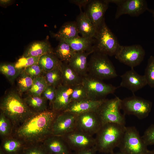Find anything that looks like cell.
<instances>
[{"label": "cell", "instance_id": "3957f363", "mask_svg": "<svg viewBox=\"0 0 154 154\" xmlns=\"http://www.w3.org/2000/svg\"><path fill=\"white\" fill-rule=\"evenodd\" d=\"M126 126L114 123L103 125L96 134L95 145L97 151L109 154L119 147L124 134Z\"/></svg>", "mask_w": 154, "mask_h": 154}, {"label": "cell", "instance_id": "cb8c5ba5", "mask_svg": "<svg viewBox=\"0 0 154 154\" xmlns=\"http://www.w3.org/2000/svg\"><path fill=\"white\" fill-rule=\"evenodd\" d=\"M53 52L49 43L44 41L34 42L31 44L25 51L24 57H37Z\"/></svg>", "mask_w": 154, "mask_h": 154}, {"label": "cell", "instance_id": "7a4b0ae2", "mask_svg": "<svg viewBox=\"0 0 154 154\" xmlns=\"http://www.w3.org/2000/svg\"><path fill=\"white\" fill-rule=\"evenodd\" d=\"M0 108L1 112L11 122L14 130L37 113L28 106L24 99L14 91L10 92L3 97L0 102Z\"/></svg>", "mask_w": 154, "mask_h": 154}, {"label": "cell", "instance_id": "ee69618b", "mask_svg": "<svg viewBox=\"0 0 154 154\" xmlns=\"http://www.w3.org/2000/svg\"><path fill=\"white\" fill-rule=\"evenodd\" d=\"M10 0H0V3L3 5H6L10 3L11 2Z\"/></svg>", "mask_w": 154, "mask_h": 154}, {"label": "cell", "instance_id": "8fae6325", "mask_svg": "<svg viewBox=\"0 0 154 154\" xmlns=\"http://www.w3.org/2000/svg\"><path fill=\"white\" fill-rule=\"evenodd\" d=\"M109 3L117 5L115 15L116 19L124 15L132 17H137L148 11L147 1L144 0H106Z\"/></svg>", "mask_w": 154, "mask_h": 154}, {"label": "cell", "instance_id": "681fc988", "mask_svg": "<svg viewBox=\"0 0 154 154\" xmlns=\"http://www.w3.org/2000/svg\"><path fill=\"white\" fill-rule=\"evenodd\" d=\"M17 154H22L21 153H17Z\"/></svg>", "mask_w": 154, "mask_h": 154}, {"label": "cell", "instance_id": "d6986e66", "mask_svg": "<svg viewBox=\"0 0 154 154\" xmlns=\"http://www.w3.org/2000/svg\"><path fill=\"white\" fill-rule=\"evenodd\" d=\"M56 88V95L52 105V110L58 113L62 112L71 102L73 87L61 84Z\"/></svg>", "mask_w": 154, "mask_h": 154}, {"label": "cell", "instance_id": "b9f144b4", "mask_svg": "<svg viewBox=\"0 0 154 154\" xmlns=\"http://www.w3.org/2000/svg\"><path fill=\"white\" fill-rule=\"evenodd\" d=\"M97 150L95 146L90 148L77 151H73L72 154H96Z\"/></svg>", "mask_w": 154, "mask_h": 154}, {"label": "cell", "instance_id": "9a60e30c", "mask_svg": "<svg viewBox=\"0 0 154 154\" xmlns=\"http://www.w3.org/2000/svg\"><path fill=\"white\" fill-rule=\"evenodd\" d=\"M109 4L106 0H92L87 5L85 12L96 31L105 20L104 16Z\"/></svg>", "mask_w": 154, "mask_h": 154}, {"label": "cell", "instance_id": "603a6c76", "mask_svg": "<svg viewBox=\"0 0 154 154\" xmlns=\"http://www.w3.org/2000/svg\"><path fill=\"white\" fill-rule=\"evenodd\" d=\"M27 145L23 140L12 135L2 139L0 149L5 154H17L21 153Z\"/></svg>", "mask_w": 154, "mask_h": 154}, {"label": "cell", "instance_id": "f35d334b", "mask_svg": "<svg viewBox=\"0 0 154 154\" xmlns=\"http://www.w3.org/2000/svg\"><path fill=\"white\" fill-rule=\"evenodd\" d=\"M142 137L147 146L154 145V124L151 125L147 128Z\"/></svg>", "mask_w": 154, "mask_h": 154}, {"label": "cell", "instance_id": "4316f807", "mask_svg": "<svg viewBox=\"0 0 154 154\" xmlns=\"http://www.w3.org/2000/svg\"><path fill=\"white\" fill-rule=\"evenodd\" d=\"M60 61L54 52L41 56L39 59L38 64L44 73L53 70L60 64Z\"/></svg>", "mask_w": 154, "mask_h": 154}, {"label": "cell", "instance_id": "f546056e", "mask_svg": "<svg viewBox=\"0 0 154 154\" xmlns=\"http://www.w3.org/2000/svg\"><path fill=\"white\" fill-rule=\"evenodd\" d=\"M23 70L16 68L15 64L1 63L0 65V71L11 83L13 84L22 72Z\"/></svg>", "mask_w": 154, "mask_h": 154}, {"label": "cell", "instance_id": "4dcf8cb0", "mask_svg": "<svg viewBox=\"0 0 154 154\" xmlns=\"http://www.w3.org/2000/svg\"><path fill=\"white\" fill-rule=\"evenodd\" d=\"M48 85L44 76L42 75L34 78L31 88L27 92L28 95L41 96Z\"/></svg>", "mask_w": 154, "mask_h": 154}, {"label": "cell", "instance_id": "5bb4252c", "mask_svg": "<svg viewBox=\"0 0 154 154\" xmlns=\"http://www.w3.org/2000/svg\"><path fill=\"white\" fill-rule=\"evenodd\" d=\"M76 117L68 112L58 113L52 125V135L62 136L75 130Z\"/></svg>", "mask_w": 154, "mask_h": 154}, {"label": "cell", "instance_id": "52a82bcc", "mask_svg": "<svg viewBox=\"0 0 154 154\" xmlns=\"http://www.w3.org/2000/svg\"><path fill=\"white\" fill-rule=\"evenodd\" d=\"M147 146L136 127L129 126L125 127L118 147L123 154H147Z\"/></svg>", "mask_w": 154, "mask_h": 154}, {"label": "cell", "instance_id": "7c38bea8", "mask_svg": "<svg viewBox=\"0 0 154 154\" xmlns=\"http://www.w3.org/2000/svg\"><path fill=\"white\" fill-rule=\"evenodd\" d=\"M102 125L96 111L76 115L75 130L93 136L96 134Z\"/></svg>", "mask_w": 154, "mask_h": 154}, {"label": "cell", "instance_id": "7dc6e473", "mask_svg": "<svg viewBox=\"0 0 154 154\" xmlns=\"http://www.w3.org/2000/svg\"><path fill=\"white\" fill-rule=\"evenodd\" d=\"M0 154H5L3 151L0 149Z\"/></svg>", "mask_w": 154, "mask_h": 154}, {"label": "cell", "instance_id": "bcb514c9", "mask_svg": "<svg viewBox=\"0 0 154 154\" xmlns=\"http://www.w3.org/2000/svg\"><path fill=\"white\" fill-rule=\"evenodd\" d=\"M147 154H154V149L151 150H149Z\"/></svg>", "mask_w": 154, "mask_h": 154}, {"label": "cell", "instance_id": "6da1fadb", "mask_svg": "<svg viewBox=\"0 0 154 154\" xmlns=\"http://www.w3.org/2000/svg\"><path fill=\"white\" fill-rule=\"evenodd\" d=\"M57 113L52 110L37 113L15 129L12 135L27 145L42 143L52 135V127Z\"/></svg>", "mask_w": 154, "mask_h": 154}, {"label": "cell", "instance_id": "30bf717a", "mask_svg": "<svg viewBox=\"0 0 154 154\" xmlns=\"http://www.w3.org/2000/svg\"><path fill=\"white\" fill-rule=\"evenodd\" d=\"M145 54V50L140 44L121 45L115 57L120 62L134 68L141 63Z\"/></svg>", "mask_w": 154, "mask_h": 154}, {"label": "cell", "instance_id": "4fadbf2b", "mask_svg": "<svg viewBox=\"0 0 154 154\" xmlns=\"http://www.w3.org/2000/svg\"><path fill=\"white\" fill-rule=\"evenodd\" d=\"M62 137L73 151L89 148L95 145L93 136L75 130Z\"/></svg>", "mask_w": 154, "mask_h": 154}, {"label": "cell", "instance_id": "ab89813d", "mask_svg": "<svg viewBox=\"0 0 154 154\" xmlns=\"http://www.w3.org/2000/svg\"><path fill=\"white\" fill-rule=\"evenodd\" d=\"M23 71L33 79L42 76L44 72L38 64L27 67L23 69Z\"/></svg>", "mask_w": 154, "mask_h": 154}, {"label": "cell", "instance_id": "5b68a950", "mask_svg": "<svg viewBox=\"0 0 154 154\" xmlns=\"http://www.w3.org/2000/svg\"><path fill=\"white\" fill-rule=\"evenodd\" d=\"M95 38L94 52L108 56H115L121 46L105 20L97 30Z\"/></svg>", "mask_w": 154, "mask_h": 154}, {"label": "cell", "instance_id": "f6af8a7d", "mask_svg": "<svg viewBox=\"0 0 154 154\" xmlns=\"http://www.w3.org/2000/svg\"><path fill=\"white\" fill-rule=\"evenodd\" d=\"M148 11L152 14L154 20V9H149Z\"/></svg>", "mask_w": 154, "mask_h": 154}, {"label": "cell", "instance_id": "8992f818", "mask_svg": "<svg viewBox=\"0 0 154 154\" xmlns=\"http://www.w3.org/2000/svg\"><path fill=\"white\" fill-rule=\"evenodd\" d=\"M121 100L116 96L110 99H106L96 111L102 125L114 123L123 125L126 123L125 115L120 112Z\"/></svg>", "mask_w": 154, "mask_h": 154}, {"label": "cell", "instance_id": "484cf974", "mask_svg": "<svg viewBox=\"0 0 154 154\" xmlns=\"http://www.w3.org/2000/svg\"><path fill=\"white\" fill-rule=\"evenodd\" d=\"M79 34L76 21H69L64 24L54 36L61 40L78 37L80 36Z\"/></svg>", "mask_w": 154, "mask_h": 154}, {"label": "cell", "instance_id": "c3c4849f", "mask_svg": "<svg viewBox=\"0 0 154 154\" xmlns=\"http://www.w3.org/2000/svg\"><path fill=\"white\" fill-rule=\"evenodd\" d=\"M108 154H123L121 153H114V152H113L112 153H109Z\"/></svg>", "mask_w": 154, "mask_h": 154}, {"label": "cell", "instance_id": "1f68e13d", "mask_svg": "<svg viewBox=\"0 0 154 154\" xmlns=\"http://www.w3.org/2000/svg\"><path fill=\"white\" fill-rule=\"evenodd\" d=\"M60 64L51 70L45 73L44 76L48 85L56 88L62 84V73Z\"/></svg>", "mask_w": 154, "mask_h": 154}, {"label": "cell", "instance_id": "d4e9b609", "mask_svg": "<svg viewBox=\"0 0 154 154\" xmlns=\"http://www.w3.org/2000/svg\"><path fill=\"white\" fill-rule=\"evenodd\" d=\"M62 40L67 43L74 52L90 51L94 50L92 46L95 40L93 38H86L82 37L71 39H64Z\"/></svg>", "mask_w": 154, "mask_h": 154}, {"label": "cell", "instance_id": "60d3db41", "mask_svg": "<svg viewBox=\"0 0 154 154\" xmlns=\"http://www.w3.org/2000/svg\"><path fill=\"white\" fill-rule=\"evenodd\" d=\"M56 94V87L48 85L42 93L41 96L47 100L49 101L52 106L55 98Z\"/></svg>", "mask_w": 154, "mask_h": 154}, {"label": "cell", "instance_id": "7bdbcfd3", "mask_svg": "<svg viewBox=\"0 0 154 154\" xmlns=\"http://www.w3.org/2000/svg\"><path fill=\"white\" fill-rule=\"evenodd\" d=\"M91 1V0H71L70 1V2L78 5L80 9H81L82 7H85L87 6Z\"/></svg>", "mask_w": 154, "mask_h": 154}, {"label": "cell", "instance_id": "836d02e7", "mask_svg": "<svg viewBox=\"0 0 154 154\" xmlns=\"http://www.w3.org/2000/svg\"><path fill=\"white\" fill-rule=\"evenodd\" d=\"M17 83L19 91L21 94L28 92L31 88L33 79L23 70L17 78Z\"/></svg>", "mask_w": 154, "mask_h": 154}, {"label": "cell", "instance_id": "d6a6232c", "mask_svg": "<svg viewBox=\"0 0 154 154\" xmlns=\"http://www.w3.org/2000/svg\"><path fill=\"white\" fill-rule=\"evenodd\" d=\"M13 131V126L10 120L1 112L0 135L2 139L12 135Z\"/></svg>", "mask_w": 154, "mask_h": 154}, {"label": "cell", "instance_id": "2e32d148", "mask_svg": "<svg viewBox=\"0 0 154 154\" xmlns=\"http://www.w3.org/2000/svg\"><path fill=\"white\" fill-rule=\"evenodd\" d=\"M120 77L121 80L119 88H125L131 91L133 94L147 84L144 75L138 74L134 68H131L130 70L126 71Z\"/></svg>", "mask_w": 154, "mask_h": 154}, {"label": "cell", "instance_id": "f1b7e54d", "mask_svg": "<svg viewBox=\"0 0 154 154\" xmlns=\"http://www.w3.org/2000/svg\"><path fill=\"white\" fill-rule=\"evenodd\" d=\"M60 40L54 54L61 62L68 63L75 52L66 42Z\"/></svg>", "mask_w": 154, "mask_h": 154}, {"label": "cell", "instance_id": "ba28073f", "mask_svg": "<svg viewBox=\"0 0 154 154\" xmlns=\"http://www.w3.org/2000/svg\"><path fill=\"white\" fill-rule=\"evenodd\" d=\"M152 102L141 97L133 95L121 100V110L125 115H133L139 119L147 117L151 111Z\"/></svg>", "mask_w": 154, "mask_h": 154}, {"label": "cell", "instance_id": "83f0119b", "mask_svg": "<svg viewBox=\"0 0 154 154\" xmlns=\"http://www.w3.org/2000/svg\"><path fill=\"white\" fill-rule=\"evenodd\" d=\"M28 106L36 113L47 110V100L42 96L28 95L24 99Z\"/></svg>", "mask_w": 154, "mask_h": 154}, {"label": "cell", "instance_id": "9c48e42d", "mask_svg": "<svg viewBox=\"0 0 154 154\" xmlns=\"http://www.w3.org/2000/svg\"><path fill=\"white\" fill-rule=\"evenodd\" d=\"M82 84L86 91L89 98L94 100L104 99L105 96L113 94L119 88L105 83L88 74L82 77Z\"/></svg>", "mask_w": 154, "mask_h": 154}, {"label": "cell", "instance_id": "277c9868", "mask_svg": "<svg viewBox=\"0 0 154 154\" xmlns=\"http://www.w3.org/2000/svg\"><path fill=\"white\" fill-rule=\"evenodd\" d=\"M93 52L88 62V74L102 80L116 77L118 75L108 56Z\"/></svg>", "mask_w": 154, "mask_h": 154}, {"label": "cell", "instance_id": "ffe728a7", "mask_svg": "<svg viewBox=\"0 0 154 154\" xmlns=\"http://www.w3.org/2000/svg\"><path fill=\"white\" fill-rule=\"evenodd\" d=\"M94 52H75L68 63L69 65L80 76L83 77L88 73V56Z\"/></svg>", "mask_w": 154, "mask_h": 154}, {"label": "cell", "instance_id": "d590c367", "mask_svg": "<svg viewBox=\"0 0 154 154\" xmlns=\"http://www.w3.org/2000/svg\"><path fill=\"white\" fill-rule=\"evenodd\" d=\"M88 98L86 91L82 83L73 87V91L71 96V102Z\"/></svg>", "mask_w": 154, "mask_h": 154}, {"label": "cell", "instance_id": "e0dca14e", "mask_svg": "<svg viewBox=\"0 0 154 154\" xmlns=\"http://www.w3.org/2000/svg\"><path fill=\"white\" fill-rule=\"evenodd\" d=\"M105 99L94 100L88 98L72 102L62 112H68L78 115L87 112L96 111Z\"/></svg>", "mask_w": 154, "mask_h": 154}, {"label": "cell", "instance_id": "44dd1931", "mask_svg": "<svg viewBox=\"0 0 154 154\" xmlns=\"http://www.w3.org/2000/svg\"><path fill=\"white\" fill-rule=\"evenodd\" d=\"M80 9V13L77 16L76 21L79 33L82 37L95 38L97 31L94 25L85 12Z\"/></svg>", "mask_w": 154, "mask_h": 154}, {"label": "cell", "instance_id": "8d00e7d4", "mask_svg": "<svg viewBox=\"0 0 154 154\" xmlns=\"http://www.w3.org/2000/svg\"><path fill=\"white\" fill-rule=\"evenodd\" d=\"M40 56L27 57L22 56L15 64V66L18 69L23 70L34 65L38 64Z\"/></svg>", "mask_w": 154, "mask_h": 154}, {"label": "cell", "instance_id": "e575fe53", "mask_svg": "<svg viewBox=\"0 0 154 154\" xmlns=\"http://www.w3.org/2000/svg\"><path fill=\"white\" fill-rule=\"evenodd\" d=\"M147 84L154 88V56H151L148 59L144 75Z\"/></svg>", "mask_w": 154, "mask_h": 154}, {"label": "cell", "instance_id": "74e56055", "mask_svg": "<svg viewBox=\"0 0 154 154\" xmlns=\"http://www.w3.org/2000/svg\"><path fill=\"white\" fill-rule=\"evenodd\" d=\"M22 154H48L42 143L27 145L23 149Z\"/></svg>", "mask_w": 154, "mask_h": 154}, {"label": "cell", "instance_id": "ac0fdd59", "mask_svg": "<svg viewBox=\"0 0 154 154\" xmlns=\"http://www.w3.org/2000/svg\"><path fill=\"white\" fill-rule=\"evenodd\" d=\"M48 154H72V152L62 136L51 135L42 142Z\"/></svg>", "mask_w": 154, "mask_h": 154}, {"label": "cell", "instance_id": "7402d4cb", "mask_svg": "<svg viewBox=\"0 0 154 154\" xmlns=\"http://www.w3.org/2000/svg\"><path fill=\"white\" fill-rule=\"evenodd\" d=\"M60 67L62 84L73 87L82 83V77L78 75L68 63L61 62Z\"/></svg>", "mask_w": 154, "mask_h": 154}]
</instances>
